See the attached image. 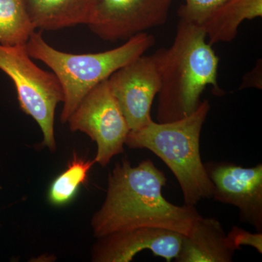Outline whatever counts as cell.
I'll return each mask as SVG.
<instances>
[{
    "mask_svg": "<svg viewBox=\"0 0 262 262\" xmlns=\"http://www.w3.org/2000/svg\"><path fill=\"white\" fill-rule=\"evenodd\" d=\"M97 0H24L36 29L56 31L91 20Z\"/></svg>",
    "mask_w": 262,
    "mask_h": 262,
    "instance_id": "7c38bea8",
    "label": "cell"
},
{
    "mask_svg": "<svg viewBox=\"0 0 262 262\" xmlns=\"http://www.w3.org/2000/svg\"><path fill=\"white\" fill-rule=\"evenodd\" d=\"M213 183L212 198L239 209L241 222L262 232V165L251 168L228 162L204 164Z\"/></svg>",
    "mask_w": 262,
    "mask_h": 262,
    "instance_id": "9c48e42d",
    "label": "cell"
},
{
    "mask_svg": "<svg viewBox=\"0 0 262 262\" xmlns=\"http://www.w3.org/2000/svg\"><path fill=\"white\" fill-rule=\"evenodd\" d=\"M261 62H260L259 64V61H258L254 70L252 72H250V73L247 74V77H244V83H248V84H246V86H249V87H251V86L254 87V84L256 83V88L261 89V81H259V77H255L256 76L259 75V73H261Z\"/></svg>",
    "mask_w": 262,
    "mask_h": 262,
    "instance_id": "ac0fdd59",
    "label": "cell"
},
{
    "mask_svg": "<svg viewBox=\"0 0 262 262\" xmlns=\"http://www.w3.org/2000/svg\"><path fill=\"white\" fill-rule=\"evenodd\" d=\"M225 0H185L179 8V18L201 24Z\"/></svg>",
    "mask_w": 262,
    "mask_h": 262,
    "instance_id": "2e32d148",
    "label": "cell"
},
{
    "mask_svg": "<svg viewBox=\"0 0 262 262\" xmlns=\"http://www.w3.org/2000/svg\"><path fill=\"white\" fill-rule=\"evenodd\" d=\"M262 17V0H225L200 25L208 43L231 42L246 20Z\"/></svg>",
    "mask_w": 262,
    "mask_h": 262,
    "instance_id": "4fadbf2b",
    "label": "cell"
},
{
    "mask_svg": "<svg viewBox=\"0 0 262 262\" xmlns=\"http://www.w3.org/2000/svg\"><path fill=\"white\" fill-rule=\"evenodd\" d=\"M183 234L155 227H140L99 237L93 250L92 261L128 262L138 253L149 250L155 256L172 261L180 252Z\"/></svg>",
    "mask_w": 262,
    "mask_h": 262,
    "instance_id": "30bf717a",
    "label": "cell"
},
{
    "mask_svg": "<svg viewBox=\"0 0 262 262\" xmlns=\"http://www.w3.org/2000/svg\"><path fill=\"white\" fill-rule=\"evenodd\" d=\"M155 44L154 36L143 32L110 51L75 54L52 47L42 37V32H34L26 48L31 58L47 65L59 81L63 93L61 120L65 123L91 90L145 54Z\"/></svg>",
    "mask_w": 262,
    "mask_h": 262,
    "instance_id": "277c9868",
    "label": "cell"
},
{
    "mask_svg": "<svg viewBox=\"0 0 262 262\" xmlns=\"http://www.w3.org/2000/svg\"><path fill=\"white\" fill-rule=\"evenodd\" d=\"M173 0H97L88 27L108 42L127 40L163 25Z\"/></svg>",
    "mask_w": 262,
    "mask_h": 262,
    "instance_id": "52a82bcc",
    "label": "cell"
},
{
    "mask_svg": "<svg viewBox=\"0 0 262 262\" xmlns=\"http://www.w3.org/2000/svg\"><path fill=\"white\" fill-rule=\"evenodd\" d=\"M234 252L220 221L201 215L189 233L183 236L180 252L175 261L230 262Z\"/></svg>",
    "mask_w": 262,
    "mask_h": 262,
    "instance_id": "8fae6325",
    "label": "cell"
},
{
    "mask_svg": "<svg viewBox=\"0 0 262 262\" xmlns=\"http://www.w3.org/2000/svg\"><path fill=\"white\" fill-rule=\"evenodd\" d=\"M67 122L71 130L84 133L97 144L94 160L102 167L123 152L130 131L108 80L97 84L84 96Z\"/></svg>",
    "mask_w": 262,
    "mask_h": 262,
    "instance_id": "8992f818",
    "label": "cell"
},
{
    "mask_svg": "<svg viewBox=\"0 0 262 262\" xmlns=\"http://www.w3.org/2000/svg\"><path fill=\"white\" fill-rule=\"evenodd\" d=\"M210 108L209 101L204 100L194 113L180 120L157 122L151 119L144 127L130 131L125 140L131 149L149 150L163 160L178 181L187 206H195L213 196V183L201 155L202 128Z\"/></svg>",
    "mask_w": 262,
    "mask_h": 262,
    "instance_id": "3957f363",
    "label": "cell"
},
{
    "mask_svg": "<svg viewBox=\"0 0 262 262\" xmlns=\"http://www.w3.org/2000/svg\"><path fill=\"white\" fill-rule=\"evenodd\" d=\"M227 237L229 245L234 251L239 249L241 246H248L254 248L258 253H262V232L252 233L234 226L227 234Z\"/></svg>",
    "mask_w": 262,
    "mask_h": 262,
    "instance_id": "e0dca14e",
    "label": "cell"
},
{
    "mask_svg": "<svg viewBox=\"0 0 262 262\" xmlns=\"http://www.w3.org/2000/svg\"><path fill=\"white\" fill-rule=\"evenodd\" d=\"M0 70L14 82L20 108L37 122L43 134L42 145L56 149L55 113L63 102V93L56 76L41 70L24 46L0 44Z\"/></svg>",
    "mask_w": 262,
    "mask_h": 262,
    "instance_id": "5b68a950",
    "label": "cell"
},
{
    "mask_svg": "<svg viewBox=\"0 0 262 262\" xmlns=\"http://www.w3.org/2000/svg\"><path fill=\"white\" fill-rule=\"evenodd\" d=\"M35 30L24 0H0V44L24 46Z\"/></svg>",
    "mask_w": 262,
    "mask_h": 262,
    "instance_id": "5bb4252c",
    "label": "cell"
},
{
    "mask_svg": "<svg viewBox=\"0 0 262 262\" xmlns=\"http://www.w3.org/2000/svg\"><path fill=\"white\" fill-rule=\"evenodd\" d=\"M108 81L130 131L146 125L151 120V106L160 89L155 53L143 55L127 63L110 76Z\"/></svg>",
    "mask_w": 262,
    "mask_h": 262,
    "instance_id": "ba28073f",
    "label": "cell"
},
{
    "mask_svg": "<svg viewBox=\"0 0 262 262\" xmlns=\"http://www.w3.org/2000/svg\"><path fill=\"white\" fill-rule=\"evenodd\" d=\"M174 40L155 52L160 77L157 120L167 122L191 115L201 103L207 86L218 96L220 58L207 40L201 25L179 18Z\"/></svg>",
    "mask_w": 262,
    "mask_h": 262,
    "instance_id": "7a4b0ae2",
    "label": "cell"
},
{
    "mask_svg": "<svg viewBox=\"0 0 262 262\" xmlns=\"http://www.w3.org/2000/svg\"><path fill=\"white\" fill-rule=\"evenodd\" d=\"M94 160H84L74 155L67 169L52 182L48 192V201L53 206H64L77 194L81 185L87 182Z\"/></svg>",
    "mask_w": 262,
    "mask_h": 262,
    "instance_id": "9a60e30c",
    "label": "cell"
},
{
    "mask_svg": "<svg viewBox=\"0 0 262 262\" xmlns=\"http://www.w3.org/2000/svg\"><path fill=\"white\" fill-rule=\"evenodd\" d=\"M167 178L151 160L133 166L128 160L117 163L108 175L106 199L91 221L94 235L140 227L189 233L201 216L195 206H176L167 201L163 188Z\"/></svg>",
    "mask_w": 262,
    "mask_h": 262,
    "instance_id": "6da1fadb",
    "label": "cell"
}]
</instances>
